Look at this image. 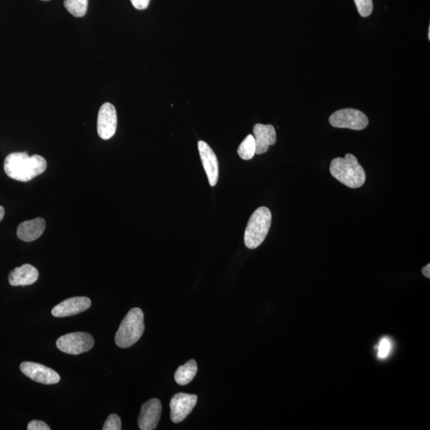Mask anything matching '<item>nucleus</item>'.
<instances>
[{
	"label": "nucleus",
	"mask_w": 430,
	"mask_h": 430,
	"mask_svg": "<svg viewBox=\"0 0 430 430\" xmlns=\"http://www.w3.org/2000/svg\"><path fill=\"white\" fill-rule=\"evenodd\" d=\"M359 14L362 17H368L373 11L372 0H355Z\"/></svg>",
	"instance_id": "19"
},
{
	"label": "nucleus",
	"mask_w": 430,
	"mask_h": 430,
	"mask_svg": "<svg viewBox=\"0 0 430 430\" xmlns=\"http://www.w3.org/2000/svg\"><path fill=\"white\" fill-rule=\"evenodd\" d=\"M28 430H50L48 424L42 421H38V420H34L30 422L28 426Z\"/></svg>",
	"instance_id": "22"
},
{
	"label": "nucleus",
	"mask_w": 430,
	"mask_h": 430,
	"mask_svg": "<svg viewBox=\"0 0 430 430\" xmlns=\"http://www.w3.org/2000/svg\"><path fill=\"white\" fill-rule=\"evenodd\" d=\"M39 278V271L32 265L25 264L15 268L10 272L8 280L12 286H26L33 285Z\"/></svg>",
	"instance_id": "14"
},
{
	"label": "nucleus",
	"mask_w": 430,
	"mask_h": 430,
	"mask_svg": "<svg viewBox=\"0 0 430 430\" xmlns=\"http://www.w3.org/2000/svg\"><path fill=\"white\" fill-rule=\"evenodd\" d=\"M103 430H120L121 429V420L116 414H110L107 420H106Z\"/></svg>",
	"instance_id": "20"
},
{
	"label": "nucleus",
	"mask_w": 430,
	"mask_h": 430,
	"mask_svg": "<svg viewBox=\"0 0 430 430\" xmlns=\"http://www.w3.org/2000/svg\"><path fill=\"white\" fill-rule=\"evenodd\" d=\"M45 227V222L42 217L25 221L18 226L17 235L23 241H33L42 236Z\"/></svg>",
	"instance_id": "15"
},
{
	"label": "nucleus",
	"mask_w": 430,
	"mask_h": 430,
	"mask_svg": "<svg viewBox=\"0 0 430 430\" xmlns=\"http://www.w3.org/2000/svg\"><path fill=\"white\" fill-rule=\"evenodd\" d=\"M198 372L197 363L194 359H191L183 366H180L177 369L175 373V380L179 385L184 386L193 380Z\"/></svg>",
	"instance_id": "16"
},
{
	"label": "nucleus",
	"mask_w": 430,
	"mask_h": 430,
	"mask_svg": "<svg viewBox=\"0 0 430 430\" xmlns=\"http://www.w3.org/2000/svg\"><path fill=\"white\" fill-rule=\"evenodd\" d=\"M254 135L257 155L266 153L270 146L275 145L277 142L276 131L271 125H255Z\"/></svg>",
	"instance_id": "13"
},
{
	"label": "nucleus",
	"mask_w": 430,
	"mask_h": 430,
	"mask_svg": "<svg viewBox=\"0 0 430 430\" xmlns=\"http://www.w3.org/2000/svg\"><path fill=\"white\" fill-rule=\"evenodd\" d=\"M162 413V405L156 398L150 399L141 407L138 426L141 430H153L158 426Z\"/></svg>",
	"instance_id": "10"
},
{
	"label": "nucleus",
	"mask_w": 430,
	"mask_h": 430,
	"mask_svg": "<svg viewBox=\"0 0 430 430\" xmlns=\"http://www.w3.org/2000/svg\"><path fill=\"white\" fill-rule=\"evenodd\" d=\"M144 316L139 308L131 310L121 322L115 342L120 348H128L138 342L144 332Z\"/></svg>",
	"instance_id": "3"
},
{
	"label": "nucleus",
	"mask_w": 430,
	"mask_h": 430,
	"mask_svg": "<svg viewBox=\"0 0 430 430\" xmlns=\"http://www.w3.org/2000/svg\"><path fill=\"white\" fill-rule=\"evenodd\" d=\"M118 127V115L114 105L105 103L101 106L98 116V133L103 140H109L116 133Z\"/></svg>",
	"instance_id": "9"
},
{
	"label": "nucleus",
	"mask_w": 430,
	"mask_h": 430,
	"mask_svg": "<svg viewBox=\"0 0 430 430\" xmlns=\"http://www.w3.org/2000/svg\"><path fill=\"white\" fill-rule=\"evenodd\" d=\"M43 1H49V0H43Z\"/></svg>",
	"instance_id": "27"
},
{
	"label": "nucleus",
	"mask_w": 430,
	"mask_h": 430,
	"mask_svg": "<svg viewBox=\"0 0 430 430\" xmlns=\"http://www.w3.org/2000/svg\"><path fill=\"white\" fill-rule=\"evenodd\" d=\"M330 172L334 178L351 189H359L365 184V171L352 154H347L345 158L334 159Z\"/></svg>",
	"instance_id": "2"
},
{
	"label": "nucleus",
	"mask_w": 430,
	"mask_h": 430,
	"mask_svg": "<svg viewBox=\"0 0 430 430\" xmlns=\"http://www.w3.org/2000/svg\"><path fill=\"white\" fill-rule=\"evenodd\" d=\"M423 275L427 278L430 277V265L428 264L427 266H424L422 269Z\"/></svg>",
	"instance_id": "24"
},
{
	"label": "nucleus",
	"mask_w": 430,
	"mask_h": 430,
	"mask_svg": "<svg viewBox=\"0 0 430 430\" xmlns=\"http://www.w3.org/2000/svg\"><path fill=\"white\" fill-rule=\"evenodd\" d=\"M4 215H5L4 208L2 206H0V222H1L3 219Z\"/></svg>",
	"instance_id": "25"
},
{
	"label": "nucleus",
	"mask_w": 430,
	"mask_h": 430,
	"mask_svg": "<svg viewBox=\"0 0 430 430\" xmlns=\"http://www.w3.org/2000/svg\"><path fill=\"white\" fill-rule=\"evenodd\" d=\"M237 153L244 160H250L254 158L256 154V144L254 136L249 135L246 136V139L239 145Z\"/></svg>",
	"instance_id": "17"
},
{
	"label": "nucleus",
	"mask_w": 430,
	"mask_h": 430,
	"mask_svg": "<svg viewBox=\"0 0 430 430\" xmlns=\"http://www.w3.org/2000/svg\"><path fill=\"white\" fill-rule=\"evenodd\" d=\"M133 7L138 10H144L149 7L150 0H130Z\"/></svg>",
	"instance_id": "23"
},
{
	"label": "nucleus",
	"mask_w": 430,
	"mask_h": 430,
	"mask_svg": "<svg viewBox=\"0 0 430 430\" xmlns=\"http://www.w3.org/2000/svg\"><path fill=\"white\" fill-rule=\"evenodd\" d=\"M56 345L61 352L77 356L90 351L94 345V340L89 333H69L58 338Z\"/></svg>",
	"instance_id": "5"
},
{
	"label": "nucleus",
	"mask_w": 430,
	"mask_h": 430,
	"mask_svg": "<svg viewBox=\"0 0 430 430\" xmlns=\"http://www.w3.org/2000/svg\"><path fill=\"white\" fill-rule=\"evenodd\" d=\"M64 6L74 17H83L87 12L88 0H65Z\"/></svg>",
	"instance_id": "18"
},
{
	"label": "nucleus",
	"mask_w": 430,
	"mask_h": 430,
	"mask_svg": "<svg viewBox=\"0 0 430 430\" xmlns=\"http://www.w3.org/2000/svg\"><path fill=\"white\" fill-rule=\"evenodd\" d=\"M47 163L43 156H30L27 153H14L4 161V171L10 178L20 181L32 180L47 169Z\"/></svg>",
	"instance_id": "1"
},
{
	"label": "nucleus",
	"mask_w": 430,
	"mask_h": 430,
	"mask_svg": "<svg viewBox=\"0 0 430 430\" xmlns=\"http://www.w3.org/2000/svg\"><path fill=\"white\" fill-rule=\"evenodd\" d=\"M91 306L89 298L77 297L69 298L58 303L52 310V315L57 318L69 317L79 314L87 310Z\"/></svg>",
	"instance_id": "12"
},
{
	"label": "nucleus",
	"mask_w": 430,
	"mask_h": 430,
	"mask_svg": "<svg viewBox=\"0 0 430 430\" xmlns=\"http://www.w3.org/2000/svg\"><path fill=\"white\" fill-rule=\"evenodd\" d=\"M391 343L387 338H383L379 343L378 357L379 358H386L389 352H391Z\"/></svg>",
	"instance_id": "21"
},
{
	"label": "nucleus",
	"mask_w": 430,
	"mask_h": 430,
	"mask_svg": "<svg viewBox=\"0 0 430 430\" xmlns=\"http://www.w3.org/2000/svg\"><path fill=\"white\" fill-rule=\"evenodd\" d=\"M428 38L430 39V28H429Z\"/></svg>",
	"instance_id": "26"
},
{
	"label": "nucleus",
	"mask_w": 430,
	"mask_h": 430,
	"mask_svg": "<svg viewBox=\"0 0 430 430\" xmlns=\"http://www.w3.org/2000/svg\"><path fill=\"white\" fill-rule=\"evenodd\" d=\"M198 397L195 394L178 393L170 402L171 419L174 423H180L189 416L196 406Z\"/></svg>",
	"instance_id": "7"
},
{
	"label": "nucleus",
	"mask_w": 430,
	"mask_h": 430,
	"mask_svg": "<svg viewBox=\"0 0 430 430\" xmlns=\"http://www.w3.org/2000/svg\"><path fill=\"white\" fill-rule=\"evenodd\" d=\"M330 122L335 128L363 130L367 127L366 114L355 109H343L332 114Z\"/></svg>",
	"instance_id": "6"
},
{
	"label": "nucleus",
	"mask_w": 430,
	"mask_h": 430,
	"mask_svg": "<svg viewBox=\"0 0 430 430\" xmlns=\"http://www.w3.org/2000/svg\"><path fill=\"white\" fill-rule=\"evenodd\" d=\"M20 370L33 381L45 385L56 384L61 379L56 372L37 363L23 362L20 365Z\"/></svg>",
	"instance_id": "8"
},
{
	"label": "nucleus",
	"mask_w": 430,
	"mask_h": 430,
	"mask_svg": "<svg viewBox=\"0 0 430 430\" xmlns=\"http://www.w3.org/2000/svg\"><path fill=\"white\" fill-rule=\"evenodd\" d=\"M198 148L209 184L211 186H215L219 180V161H217L215 151L205 141L202 140L199 141Z\"/></svg>",
	"instance_id": "11"
},
{
	"label": "nucleus",
	"mask_w": 430,
	"mask_h": 430,
	"mask_svg": "<svg viewBox=\"0 0 430 430\" xmlns=\"http://www.w3.org/2000/svg\"><path fill=\"white\" fill-rule=\"evenodd\" d=\"M272 222L271 211L267 207L257 209L250 217L245 231V245L254 250L259 246L269 233Z\"/></svg>",
	"instance_id": "4"
}]
</instances>
